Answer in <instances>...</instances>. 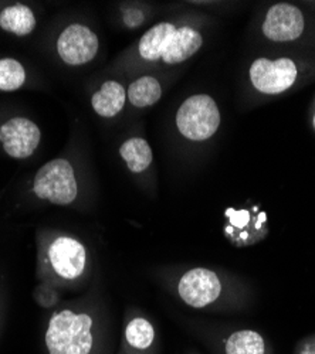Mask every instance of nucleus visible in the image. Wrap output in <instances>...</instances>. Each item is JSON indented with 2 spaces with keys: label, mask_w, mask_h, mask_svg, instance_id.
Wrapping results in <instances>:
<instances>
[{
  "label": "nucleus",
  "mask_w": 315,
  "mask_h": 354,
  "mask_svg": "<svg viewBox=\"0 0 315 354\" xmlns=\"http://www.w3.org/2000/svg\"><path fill=\"white\" fill-rule=\"evenodd\" d=\"M94 320L87 313L62 310L50 319L46 344L50 354H91L94 350Z\"/></svg>",
  "instance_id": "f257e3e1"
},
{
  "label": "nucleus",
  "mask_w": 315,
  "mask_h": 354,
  "mask_svg": "<svg viewBox=\"0 0 315 354\" xmlns=\"http://www.w3.org/2000/svg\"><path fill=\"white\" fill-rule=\"evenodd\" d=\"M177 125L190 140L212 138L220 125V112L215 100L205 94L188 98L178 109Z\"/></svg>",
  "instance_id": "f03ea898"
},
{
  "label": "nucleus",
  "mask_w": 315,
  "mask_h": 354,
  "mask_svg": "<svg viewBox=\"0 0 315 354\" xmlns=\"http://www.w3.org/2000/svg\"><path fill=\"white\" fill-rule=\"evenodd\" d=\"M33 192L39 198L57 205H67L77 197V182L71 165L64 159L46 163L36 174Z\"/></svg>",
  "instance_id": "7ed1b4c3"
},
{
  "label": "nucleus",
  "mask_w": 315,
  "mask_h": 354,
  "mask_svg": "<svg viewBox=\"0 0 315 354\" xmlns=\"http://www.w3.org/2000/svg\"><path fill=\"white\" fill-rule=\"evenodd\" d=\"M224 289L222 278L208 268H192L178 282L179 298L195 309H205L219 302L223 298Z\"/></svg>",
  "instance_id": "20e7f679"
},
{
  "label": "nucleus",
  "mask_w": 315,
  "mask_h": 354,
  "mask_svg": "<svg viewBox=\"0 0 315 354\" xmlns=\"http://www.w3.org/2000/svg\"><path fill=\"white\" fill-rule=\"evenodd\" d=\"M227 224L224 235L235 247L243 248L263 241L269 234V221L264 212L259 207L227 209L224 213Z\"/></svg>",
  "instance_id": "39448f33"
},
{
  "label": "nucleus",
  "mask_w": 315,
  "mask_h": 354,
  "mask_svg": "<svg viewBox=\"0 0 315 354\" xmlns=\"http://www.w3.org/2000/svg\"><path fill=\"white\" fill-rule=\"evenodd\" d=\"M297 66L290 58L271 62L257 58L250 67L251 84L263 94L274 95L287 91L297 80Z\"/></svg>",
  "instance_id": "423d86ee"
},
{
  "label": "nucleus",
  "mask_w": 315,
  "mask_h": 354,
  "mask_svg": "<svg viewBox=\"0 0 315 354\" xmlns=\"http://www.w3.org/2000/svg\"><path fill=\"white\" fill-rule=\"evenodd\" d=\"M57 50L66 64L82 66L90 63L97 55L98 39L89 27L71 24L60 35Z\"/></svg>",
  "instance_id": "0eeeda50"
},
{
  "label": "nucleus",
  "mask_w": 315,
  "mask_h": 354,
  "mask_svg": "<svg viewBox=\"0 0 315 354\" xmlns=\"http://www.w3.org/2000/svg\"><path fill=\"white\" fill-rule=\"evenodd\" d=\"M39 127L26 118H13L0 127V142L5 152L15 159L32 156L40 143Z\"/></svg>",
  "instance_id": "6e6552de"
},
{
  "label": "nucleus",
  "mask_w": 315,
  "mask_h": 354,
  "mask_svg": "<svg viewBox=\"0 0 315 354\" xmlns=\"http://www.w3.org/2000/svg\"><path fill=\"white\" fill-rule=\"evenodd\" d=\"M304 16L301 10L289 3H277L267 12L263 23V33L271 41H293L304 32Z\"/></svg>",
  "instance_id": "1a4fd4ad"
},
{
  "label": "nucleus",
  "mask_w": 315,
  "mask_h": 354,
  "mask_svg": "<svg viewBox=\"0 0 315 354\" xmlns=\"http://www.w3.org/2000/svg\"><path fill=\"white\" fill-rule=\"evenodd\" d=\"M48 259L53 270L64 279L78 278L87 262L84 245L70 237L57 239L48 248Z\"/></svg>",
  "instance_id": "9d476101"
},
{
  "label": "nucleus",
  "mask_w": 315,
  "mask_h": 354,
  "mask_svg": "<svg viewBox=\"0 0 315 354\" xmlns=\"http://www.w3.org/2000/svg\"><path fill=\"white\" fill-rule=\"evenodd\" d=\"M220 354H274L273 344L260 332L237 329L223 336L219 344Z\"/></svg>",
  "instance_id": "9b49d317"
},
{
  "label": "nucleus",
  "mask_w": 315,
  "mask_h": 354,
  "mask_svg": "<svg viewBox=\"0 0 315 354\" xmlns=\"http://www.w3.org/2000/svg\"><path fill=\"white\" fill-rule=\"evenodd\" d=\"M204 39L199 32L193 30L192 27H181L172 35L166 50L162 55V60L166 64H181L190 58L197 50L202 47Z\"/></svg>",
  "instance_id": "f8f14e48"
},
{
  "label": "nucleus",
  "mask_w": 315,
  "mask_h": 354,
  "mask_svg": "<svg viewBox=\"0 0 315 354\" xmlns=\"http://www.w3.org/2000/svg\"><path fill=\"white\" fill-rule=\"evenodd\" d=\"M156 332L154 324L142 316L132 317L124 330V346L131 354H150L155 347Z\"/></svg>",
  "instance_id": "ddd939ff"
},
{
  "label": "nucleus",
  "mask_w": 315,
  "mask_h": 354,
  "mask_svg": "<svg viewBox=\"0 0 315 354\" xmlns=\"http://www.w3.org/2000/svg\"><path fill=\"white\" fill-rule=\"evenodd\" d=\"M175 32L177 27L170 23H159L151 27L139 41L141 57L148 62L159 60L166 50L172 35Z\"/></svg>",
  "instance_id": "4468645a"
},
{
  "label": "nucleus",
  "mask_w": 315,
  "mask_h": 354,
  "mask_svg": "<svg viewBox=\"0 0 315 354\" xmlns=\"http://www.w3.org/2000/svg\"><path fill=\"white\" fill-rule=\"evenodd\" d=\"M124 86L116 81H107L102 84L101 90L93 97L94 111L104 118H112L118 115L125 105Z\"/></svg>",
  "instance_id": "2eb2a0df"
},
{
  "label": "nucleus",
  "mask_w": 315,
  "mask_h": 354,
  "mask_svg": "<svg viewBox=\"0 0 315 354\" xmlns=\"http://www.w3.org/2000/svg\"><path fill=\"white\" fill-rule=\"evenodd\" d=\"M0 27L16 36H27L35 30L36 17L30 8L13 5L0 13Z\"/></svg>",
  "instance_id": "dca6fc26"
},
{
  "label": "nucleus",
  "mask_w": 315,
  "mask_h": 354,
  "mask_svg": "<svg viewBox=\"0 0 315 354\" xmlns=\"http://www.w3.org/2000/svg\"><path fill=\"white\" fill-rule=\"evenodd\" d=\"M123 159L134 173H141L150 167L152 163V151L147 140L141 138H132L127 140L120 149Z\"/></svg>",
  "instance_id": "f3484780"
},
{
  "label": "nucleus",
  "mask_w": 315,
  "mask_h": 354,
  "mask_svg": "<svg viewBox=\"0 0 315 354\" xmlns=\"http://www.w3.org/2000/svg\"><path fill=\"white\" fill-rule=\"evenodd\" d=\"M162 88L154 77H141L128 88V98L132 105L147 108L161 100Z\"/></svg>",
  "instance_id": "a211bd4d"
},
{
  "label": "nucleus",
  "mask_w": 315,
  "mask_h": 354,
  "mask_svg": "<svg viewBox=\"0 0 315 354\" xmlns=\"http://www.w3.org/2000/svg\"><path fill=\"white\" fill-rule=\"evenodd\" d=\"M26 73L23 66L13 58L0 60V90L16 91L24 84Z\"/></svg>",
  "instance_id": "6ab92c4d"
},
{
  "label": "nucleus",
  "mask_w": 315,
  "mask_h": 354,
  "mask_svg": "<svg viewBox=\"0 0 315 354\" xmlns=\"http://www.w3.org/2000/svg\"><path fill=\"white\" fill-rule=\"evenodd\" d=\"M293 354H315V335L300 340Z\"/></svg>",
  "instance_id": "aec40b11"
},
{
  "label": "nucleus",
  "mask_w": 315,
  "mask_h": 354,
  "mask_svg": "<svg viewBox=\"0 0 315 354\" xmlns=\"http://www.w3.org/2000/svg\"><path fill=\"white\" fill-rule=\"evenodd\" d=\"M124 20L125 23L129 26V27H135L138 24L142 23V20H144V16H142V13L139 10H127L125 12V16H124Z\"/></svg>",
  "instance_id": "412c9836"
},
{
  "label": "nucleus",
  "mask_w": 315,
  "mask_h": 354,
  "mask_svg": "<svg viewBox=\"0 0 315 354\" xmlns=\"http://www.w3.org/2000/svg\"><path fill=\"white\" fill-rule=\"evenodd\" d=\"M314 128H315V115H314Z\"/></svg>",
  "instance_id": "4be33fe9"
},
{
  "label": "nucleus",
  "mask_w": 315,
  "mask_h": 354,
  "mask_svg": "<svg viewBox=\"0 0 315 354\" xmlns=\"http://www.w3.org/2000/svg\"><path fill=\"white\" fill-rule=\"evenodd\" d=\"M193 354H196V353H193Z\"/></svg>",
  "instance_id": "5701e85b"
}]
</instances>
